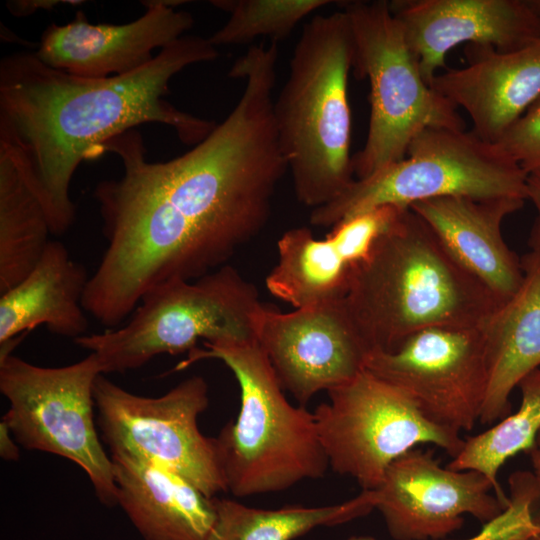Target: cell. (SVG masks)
<instances>
[{"mask_svg":"<svg viewBox=\"0 0 540 540\" xmlns=\"http://www.w3.org/2000/svg\"><path fill=\"white\" fill-rule=\"evenodd\" d=\"M211 5L229 13L227 22L208 37L218 46L247 44L257 37L285 39L296 25L331 0H213Z\"/></svg>","mask_w":540,"mask_h":540,"instance_id":"26","label":"cell"},{"mask_svg":"<svg viewBox=\"0 0 540 540\" xmlns=\"http://www.w3.org/2000/svg\"><path fill=\"white\" fill-rule=\"evenodd\" d=\"M187 1H142L143 15L125 24H92L77 11L66 24H50L35 51L45 64L83 77L103 79L134 72L153 60L155 49L174 43L194 24Z\"/></svg>","mask_w":540,"mask_h":540,"instance_id":"15","label":"cell"},{"mask_svg":"<svg viewBox=\"0 0 540 540\" xmlns=\"http://www.w3.org/2000/svg\"><path fill=\"white\" fill-rule=\"evenodd\" d=\"M523 199L477 200L445 196L411 208L435 232L444 247L502 304L523 281L521 260L502 236L504 219L522 208Z\"/></svg>","mask_w":540,"mask_h":540,"instance_id":"19","label":"cell"},{"mask_svg":"<svg viewBox=\"0 0 540 540\" xmlns=\"http://www.w3.org/2000/svg\"><path fill=\"white\" fill-rule=\"evenodd\" d=\"M531 9L540 17V0H527Z\"/></svg>","mask_w":540,"mask_h":540,"instance_id":"32","label":"cell"},{"mask_svg":"<svg viewBox=\"0 0 540 540\" xmlns=\"http://www.w3.org/2000/svg\"><path fill=\"white\" fill-rule=\"evenodd\" d=\"M61 3L71 2L54 0H16L8 1L6 6L12 15L24 17L35 13L37 10H51Z\"/></svg>","mask_w":540,"mask_h":540,"instance_id":"29","label":"cell"},{"mask_svg":"<svg viewBox=\"0 0 540 540\" xmlns=\"http://www.w3.org/2000/svg\"><path fill=\"white\" fill-rule=\"evenodd\" d=\"M117 505L144 540H208L213 498L179 475L131 454L110 453Z\"/></svg>","mask_w":540,"mask_h":540,"instance_id":"20","label":"cell"},{"mask_svg":"<svg viewBox=\"0 0 540 540\" xmlns=\"http://www.w3.org/2000/svg\"><path fill=\"white\" fill-rule=\"evenodd\" d=\"M51 234L46 212L15 153L0 141V295L37 265Z\"/></svg>","mask_w":540,"mask_h":540,"instance_id":"23","label":"cell"},{"mask_svg":"<svg viewBox=\"0 0 540 540\" xmlns=\"http://www.w3.org/2000/svg\"><path fill=\"white\" fill-rule=\"evenodd\" d=\"M373 491L394 540H445L462 527L463 515L486 524L506 508L484 475L442 467L420 448L397 458Z\"/></svg>","mask_w":540,"mask_h":540,"instance_id":"14","label":"cell"},{"mask_svg":"<svg viewBox=\"0 0 540 540\" xmlns=\"http://www.w3.org/2000/svg\"><path fill=\"white\" fill-rule=\"evenodd\" d=\"M481 325L422 329L391 352L370 351L365 369L404 391L436 424L472 430L489 380Z\"/></svg>","mask_w":540,"mask_h":540,"instance_id":"12","label":"cell"},{"mask_svg":"<svg viewBox=\"0 0 540 540\" xmlns=\"http://www.w3.org/2000/svg\"><path fill=\"white\" fill-rule=\"evenodd\" d=\"M518 387L521 404L486 431L464 440L459 453L447 465L454 470H473L493 485L495 495L505 505L509 497L498 482V472L508 459L527 453L540 432V367L525 376Z\"/></svg>","mask_w":540,"mask_h":540,"instance_id":"25","label":"cell"},{"mask_svg":"<svg viewBox=\"0 0 540 540\" xmlns=\"http://www.w3.org/2000/svg\"><path fill=\"white\" fill-rule=\"evenodd\" d=\"M103 374L94 353L62 367H42L12 353L0 355V391L9 402L2 417L27 450L71 460L88 475L99 501L117 505L113 464L94 421L93 387Z\"/></svg>","mask_w":540,"mask_h":540,"instance_id":"9","label":"cell"},{"mask_svg":"<svg viewBox=\"0 0 540 540\" xmlns=\"http://www.w3.org/2000/svg\"><path fill=\"white\" fill-rule=\"evenodd\" d=\"M402 209L382 206L349 217L324 239L308 227L287 230L277 242L278 260L266 288L294 309L344 300L355 268Z\"/></svg>","mask_w":540,"mask_h":540,"instance_id":"16","label":"cell"},{"mask_svg":"<svg viewBox=\"0 0 540 540\" xmlns=\"http://www.w3.org/2000/svg\"><path fill=\"white\" fill-rule=\"evenodd\" d=\"M215 522L208 540H294L320 526H336L363 517L375 509L373 490L334 505L249 507L213 497Z\"/></svg>","mask_w":540,"mask_h":540,"instance_id":"24","label":"cell"},{"mask_svg":"<svg viewBox=\"0 0 540 540\" xmlns=\"http://www.w3.org/2000/svg\"><path fill=\"white\" fill-rule=\"evenodd\" d=\"M341 6L353 34L352 69L370 83L368 134L352 156L357 179L404 159L411 142L426 129L464 130L458 108L424 80L389 2L349 1Z\"/></svg>","mask_w":540,"mask_h":540,"instance_id":"7","label":"cell"},{"mask_svg":"<svg viewBox=\"0 0 540 540\" xmlns=\"http://www.w3.org/2000/svg\"><path fill=\"white\" fill-rule=\"evenodd\" d=\"M354 40L341 10L314 16L302 29L289 74L273 104L281 153L300 203L314 208L355 179L348 77Z\"/></svg>","mask_w":540,"mask_h":540,"instance_id":"4","label":"cell"},{"mask_svg":"<svg viewBox=\"0 0 540 540\" xmlns=\"http://www.w3.org/2000/svg\"><path fill=\"white\" fill-rule=\"evenodd\" d=\"M277 60L275 42L252 45L235 60L228 77L246 80L240 99L186 153L151 162L136 128L97 150L96 158L115 154L123 168L92 192L107 247L82 305L103 326H120L161 284L226 265L268 222L288 171L273 115Z\"/></svg>","mask_w":540,"mask_h":540,"instance_id":"1","label":"cell"},{"mask_svg":"<svg viewBox=\"0 0 540 540\" xmlns=\"http://www.w3.org/2000/svg\"><path fill=\"white\" fill-rule=\"evenodd\" d=\"M346 308L370 351L391 352L435 326H479L501 305L403 208L354 270Z\"/></svg>","mask_w":540,"mask_h":540,"instance_id":"3","label":"cell"},{"mask_svg":"<svg viewBox=\"0 0 540 540\" xmlns=\"http://www.w3.org/2000/svg\"><path fill=\"white\" fill-rule=\"evenodd\" d=\"M530 540H540V535H536V536L532 537Z\"/></svg>","mask_w":540,"mask_h":540,"instance_id":"33","label":"cell"},{"mask_svg":"<svg viewBox=\"0 0 540 540\" xmlns=\"http://www.w3.org/2000/svg\"><path fill=\"white\" fill-rule=\"evenodd\" d=\"M327 393L313 414L329 467L362 490L376 489L388 467L419 445L453 458L463 446L459 432L431 421L409 395L367 369Z\"/></svg>","mask_w":540,"mask_h":540,"instance_id":"10","label":"cell"},{"mask_svg":"<svg viewBox=\"0 0 540 540\" xmlns=\"http://www.w3.org/2000/svg\"><path fill=\"white\" fill-rule=\"evenodd\" d=\"M19 444L14 439L4 421L0 423V455L7 461H17L20 457Z\"/></svg>","mask_w":540,"mask_h":540,"instance_id":"30","label":"cell"},{"mask_svg":"<svg viewBox=\"0 0 540 540\" xmlns=\"http://www.w3.org/2000/svg\"><path fill=\"white\" fill-rule=\"evenodd\" d=\"M93 397L101 438L110 453H127L159 465L209 498L227 491L217 439L205 436L198 425L209 405V388L202 376H191L161 396L148 397L100 374Z\"/></svg>","mask_w":540,"mask_h":540,"instance_id":"11","label":"cell"},{"mask_svg":"<svg viewBox=\"0 0 540 540\" xmlns=\"http://www.w3.org/2000/svg\"><path fill=\"white\" fill-rule=\"evenodd\" d=\"M175 370L204 359L222 361L240 387V410L216 437L227 491L239 498L279 492L329 468L314 414L285 397L256 339L203 342Z\"/></svg>","mask_w":540,"mask_h":540,"instance_id":"5","label":"cell"},{"mask_svg":"<svg viewBox=\"0 0 540 540\" xmlns=\"http://www.w3.org/2000/svg\"><path fill=\"white\" fill-rule=\"evenodd\" d=\"M467 65L437 74L431 87L473 123V132L495 143L540 97V37L507 52L468 44Z\"/></svg>","mask_w":540,"mask_h":540,"instance_id":"18","label":"cell"},{"mask_svg":"<svg viewBox=\"0 0 540 540\" xmlns=\"http://www.w3.org/2000/svg\"><path fill=\"white\" fill-rule=\"evenodd\" d=\"M218 57L208 38L186 34L144 67L103 79L53 68L29 50L0 60V141L15 153L51 234L63 235L74 224L72 178L82 161L96 159L103 143L148 123L172 128L186 145L211 133L216 122L184 112L165 98L176 74Z\"/></svg>","mask_w":540,"mask_h":540,"instance_id":"2","label":"cell"},{"mask_svg":"<svg viewBox=\"0 0 540 540\" xmlns=\"http://www.w3.org/2000/svg\"><path fill=\"white\" fill-rule=\"evenodd\" d=\"M523 281L481 325L489 380L479 422L490 424L510 414V395L540 367V250L522 259Z\"/></svg>","mask_w":540,"mask_h":540,"instance_id":"21","label":"cell"},{"mask_svg":"<svg viewBox=\"0 0 540 540\" xmlns=\"http://www.w3.org/2000/svg\"><path fill=\"white\" fill-rule=\"evenodd\" d=\"M527 199L531 200L537 210V218L531 231L529 244L531 249L540 250V169L527 173Z\"/></svg>","mask_w":540,"mask_h":540,"instance_id":"28","label":"cell"},{"mask_svg":"<svg viewBox=\"0 0 540 540\" xmlns=\"http://www.w3.org/2000/svg\"><path fill=\"white\" fill-rule=\"evenodd\" d=\"M89 279L87 269L66 246L50 240L34 269L0 297V344L40 325L73 340L87 334L82 300Z\"/></svg>","mask_w":540,"mask_h":540,"instance_id":"22","label":"cell"},{"mask_svg":"<svg viewBox=\"0 0 540 540\" xmlns=\"http://www.w3.org/2000/svg\"><path fill=\"white\" fill-rule=\"evenodd\" d=\"M255 335L281 387L300 406L354 379L370 352L344 300L286 313L264 305Z\"/></svg>","mask_w":540,"mask_h":540,"instance_id":"13","label":"cell"},{"mask_svg":"<svg viewBox=\"0 0 540 540\" xmlns=\"http://www.w3.org/2000/svg\"><path fill=\"white\" fill-rule=\"evenodd\" d=\"M389 4L430 86L437 70L446 67L448 52L459 44L507 52L540 37V17L527 0H395Z\"/></svg>","mask_w":540,"mask_h":540,"instance_id":"17","label":"cell"},{"mask_svg":"<svg viewBox=\"0 0 540 540\" xmlns=\"http://www.w3.org/2000/svg\"><path fill=\"white\" fill-rule=\"evenodd\" d=\"M263 306L255 285L226 264L195 280L151 289L124 325L74 343L96 355L103 374L124 373L161 354L189 352L200 340H254Z\"/></svg>","mask_w":540,"mask_h":540,"instance_id":"6","label":"cell"},{"mask_svg":"<svg viewBox=\"0 0 540 540\" xmlns=\"http://www.w3.org/2000/svg\"><path fill=\"white\" fill-rule=\"evenodd\" d=\"M530 540V539H529Z\"/></svg>","mask_w":540,"mask_h":540,"instance_id":"34","label":"cell"},{"mask_svg":"<svg viewBox=\"0 0 540 540\" xmlns=\"http://www.w3.org/2000/svg\"><path fill=\"white\" fill-rule=\"evenodd\" d=\"M531 462L530 471L536 486L538 501L540 500V432L532 448L527 452Z\"/></svg>","mask_w":540,"mask_h":540,"instance_id":"31","label":"cell"},{"mask_svg":"<svg viewBox=\"0 0 540 540\" xmlns=\"http://www.w3.org/2000/svg\"><path fill=\"white\" fill-rule=\"evenodd\" d=\"M527 174L540 169V97L493 143Z\"/></svg>","mask_w":540,"mask_h":540,"instance_id":"27","label":"cell"},{"mask_svg":"<svg viewBox=\"0 0 540 540\" xmlns=\"http://www.w3.org/2000/svg\"><path fill=\"white\" fill-rule=\"evenodd\" d=\"M526 177L495 144L473 131L429 128L415 137L404 159L355 179L335 199L312 209L310 223L333 227L382 206L408 208L445 196L526 200Z\"/></svg>","mask_w":540,"mask_h":540,"instance_id":"8","label":"cell"}]
</instances>
